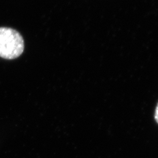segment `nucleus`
Masks as SVG:
<instances>
[{"label":"nucleus","mask_w":158,"mask_h":158,"mask_svg":"<svg viewBox=\"0 0 158 158\" xmlns=\"http://www.w3.org/2000/svg\"><path fill=\"white\" fill-rule=\"evenodd\" d=\"M24 50L23 36L17 31L6 27L0 28V57L14 59L20 56Z\"/></svg>","instance_id":"nucleus-1"},{"label":"nucleus","mask_w":158,"mask_h":158,"mask_svg":"<svg viewBox=\"0 0 158 158\" xmlns=\"http://www.w3.org/2000/svg\"><path fill=\"white\" fill-rule=\"evenodd\" d=\"M155 118L156 119L157 123L158 124V104L157 105V107L155 110Z\"/></svg>","instance_id":"nucleus-2"}]
</instances>
